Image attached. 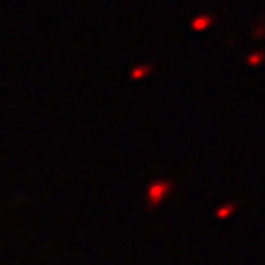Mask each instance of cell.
Returning a JSON list of instances; mask_svg holds the SVG:
<instances>
[{
	"label": "cell",
	"mask_w": 265,
	"mask_h": 265,
	"mask_svg": "<svg viewBox=\"0 0 265 265\" xmlns=\"http://www.w3.org/2000/svg\"><path fill=\"white\" fill-rule=\"evenodd\" d=\"M150 73H151V67H150V65H138V67H134V69L130 71V79L140 81V79H146Z\"/></svg>",
	"instance_id": "cell-2"
},
{
	"label": "cell",
	"mask_w": 265,
	"mask_h": 265,
	"mask_svg": "<svg viewBox=\"0 0 265 265\" xmlns=\"http://www.w3.org/2000/svg\"><path fill=\"white\" fill-rule=\"evenodd\" d=\"M173 190V183L171 181H153L148 187V205L150 208L161 207V203H165V198L169 196V192Z\"/></svg>",
	"instance_id": "cell-1"
},
{
	"label": "cell",
	"mask_w": 265,
	"mask_h": 265,
	"mask_svg": "<svg viewBox=\"0 0 265 265\" xmlns=\"http://www.w3.org/2000/svg\"><path fill=\"white\" fill-rule=\"evenodd\" d=\"M232 210H234L232 205H224V207H220V208L216 210V218H228V216L232 214Z\"/></svg>",
	"instance_id": "cell-3"
}]
</instances>
